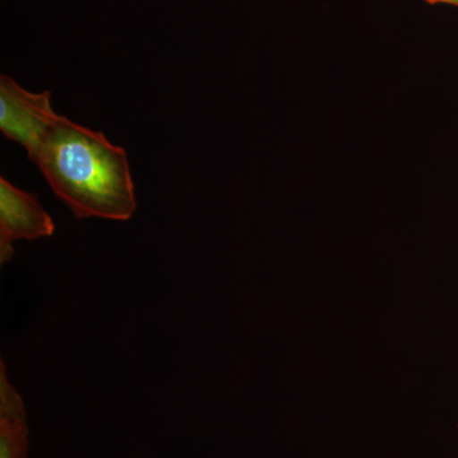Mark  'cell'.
Instances as JSON below:
<instances>
[{
  "mask_svg": "<svg viewBox=\"0 0 458 458\" xmlns=\"http://www.w3.org/2000/svg\"><path fill=\"white\" fill-rule=\"evenodd\" d=\"M56 117L49 90L30 92L8 75L0 77V131L25 148L27 155Z\"/></svg>",
  "mask_w": 458,
  "mask_h": 458,
  "instance_id": "obj_2",
  "label": "cell"
},
{
  "mask_svg": "<svg viewBox=\"0 0 458 458\" xmlns=\"http://www.w3.org/2000/svg\"><path fill=\"white\" fill-rule=\"evenodd\" d=\"M29 426L22 397L0 361V458H27Z\"/></svg>",
  "mask_w": 458,
  "mask_h": 458,
  "instance_id": "obj_4",
  "label": "cell"
},
{
  "mask_svg": "<svg viewBox=\"0 0 458 458\" xmlns=\"http://www.w3.org/2000/svg\"><path fill=\"white\" fill-rule=\"evenodd\" d=\"M454 458H458V457H454Z\"/></svg>",
  "mask_w": 458,
  "mask_h": 458,
  "instance_id": "obj_6",
  "label": "cell"
},
{
  "mask_svg": "<svg viewBox=\"0 0 458 458\" xmlns=\"http://www.w3.org/2000/svg\"><path fill=\"white\" fill-rule=\"evenodd\" d=\"M27 156L75 218L129 221L134 216L138 204L128 155L104 132L57 114Z\"/></svg>",
  "mask_w": 458,
  "mask_h": 458,
  "instance_id": "obj_1",
  "label": "cell"
},
{
  "mask_svg": "<svg viewBox=\"0 0 458 458\" xmlns=\"http://www.w3.org/2000/svg\"><path fill=\"white\" fill-rule=\"evenodd\" d=\"M429 4H439V3H443V4H451L454 5V7H458V0H426Z\"/></svg>",
  "mask_w": 458,
  "mask_h": 458,
  "instance_id": "obj_5",
  "label": "cell"
},
{
  "mask_svg": "<svg viewBox=\"0 0 458 458\" xmlns=\"http://www.w3.org/2000/svg\"><path fill=\"white\" fill-rule=\"evenodd\" d=\"M54 232L55 223L38 197L0 177V264L13 258L17 241L51 237Z\"/></svg>",
  "mask_w": 458,
  "mask_h": 458,
  "instance_id": "obj_3",
  "label": "cell"
}]
</instances>
